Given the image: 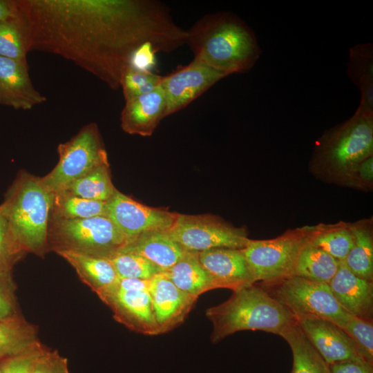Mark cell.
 <instances>
[{"label": "cell", "mask_w": 373, "mask_h": 373, "mask_svg": "<svg viewBox=\"0 0 373 373\" xmlns=\"http://www.w3.org/2000/svg\"><path fill=\"white\" fill-rule=\"evenodd\" d=\"M120 250L143 257L160 273L169 270L186 252L169 236L166 231L142 233L128 241Z\"/></svg>", "instance_id": "cell-20"}, {"label": "cell", "mask_w": 373, "mask_h": 373, "mask_svg": "<svg viewBox=\"0 0 373 373\" xmlns=\"http://www.w3.org/2000/svg\"><path fill=\"white\" fill-rule=\"evenodd\" d=\"M373 183V156L369 157L354 166L341 184L354 188L369 189Z\"/></svg>", "instance_id": "cell-37"}, {"label": "cell", "mask_w": 373, "mask_h": 373, "mask_svg": "<svg viewBox=\"0 0 373 373\" xmlns=\"http://www.w3.org/2000/svg\"><path fill=\"white\" fill-rule=\"evenodd\" d=\"M330 373H373V365L354 361H343L329 365Z\"/></svg>", "instance_id": "cell-40"}, {"label": "cell", "mask_w": 373, "mask_h": 373, "mask_svg": "<svg viewBox=\"0 0 373 373\" xmlns=\"http://www.w3.org/2000/svg\"><path fill=\"white\" fill-rule=\"evenodd\" d=\"M38 345L30 328L13 316L0 320V359H5Z\"/></svg>", "instance_id": "cell-30"}, {"label": "cell", "mask_w": 373, "mask_h": 373, "mask_svg": "<svg viewBox=\"0 0 373 373\" xmlns=\"http://www.w3.org/2000/svg\"><path fill=\"white\" fill-rule=\"evenodd\" d=\"M296 319L306 337L329 365L343 361L365 363L358 356L350 337L334 323L313 316Z\"/></svg>", "instance_id": "cell-14"}, {"label": "cell", "mask_w": 373, "mask_h": 373, "mask_svg": "<svg viewBox=\"0 0 373 373\" xmlns=\"http://www.w3.org/2000/svg\"><path fill=\"white\" fill-rule=\"evenodd\" d=\"M46 100L35 88L27 64L0 57V104L29 110Z\"/></svg>", "instance_id": "cell-18"}, {"label": "cell", "mask_w": 373, "mask_h": 373, "mask_svg": "<svg viewBox=\"0 0 373 373\" xmlns=\"http://www.w3.org/2000/svg\"><path fill=\"white\" fill-rule=\"evenodd\" d=\"M23 251L10 228L3 202L0 205V280H5L15 259Z\"/></svg>", "instance_id": "cell-35"}, {"label": "cell", "mask_w": 373, "mask_h": 373, "mask_svg": "<svg viewBox=\"0 0 373 373\" xmlns=\"http://www.w3.org/2000/svg\"><path fill=\"white\" fill-rule=\"evenodd\" d=\"M354 242L344 262L356 276L373 281V236L370 220L350 224Z\"/></svg>", "instance_id": "cell-25"}, {"label": "cell", "mask_w": 373, "mask_h": 373, "mask_svg": "<svg viewBox=\"0 0 373 373\" xmlns=\"http://www.w3.org/2000/svg\"><path fill=\"white\" fill-rule=\"evenodd\" d=\"M342 329L352 340L361 358L373 365L372 321L352 316Z\"/></svg>", "instance_id": "cell-34"}, {"label": "cell", "mask_w": 373, "mask_h": 373, "mask_svg": "<svg viewBox=\"0 0 373 373\" xmlns=\"http://www.w3.org/2000/svg\"><path fill=\"white\" fill-rule=\"evenodd\" d=\"M106 216L128 242L145 232L168 230L177 213L146 206L116 190L106 202Z\"/></svg>", "instance_id": "cell-12"}, {"label": "cell", "mask_w": 373, "mask_h": 373, "mask_svg": "<svg viewBox=\"0 0 373 373\" xmlns=\"http://www.w3.org/2000/svg\"><path fill=\"white\" fill-rule=\"evenodd\" d=\"M108 258L119 278L151 279L158 270L143 257L119 250Z\"/></svg>", "instance_id": "cell-31"}, {"label": "cell", "mask_w": 373, "mask_h": 373, "mask_svg": "<svg viewBox=\"0 0 373 373\" xmlns=\"http://www.w3.org/2000/svg\"><path fill=\"white\" fill-rule=\"evenodd\" d=\"M260 286L296 318H321L343 328L352 316L338 304L328 283L291 276Z\"/></svg>", "instance_id": "cell-7"}, {"label": "cell", "mask_w": 373, "mask_h": 373, "mask_svg": "<svg viewBox=\"0 0 373 373\" xmlns=\"http://www.w3.org/2000/svg\"><path fill=\"white\" fill-rule=\"evenodd\" d=\"M162 273L181 291L197 298L207 291L217 289L200 262L198 252L186 251L173 266Z\"/></svg>", "instance_id": "cell-23"}, {"label": "cell", "mask_w": 373, "mask_h": 373, "mask_svg": "<svg viewBox=\"0 0 373 373\" xmlns=\"http://www.w3.org/2000/svg\"><path fill=\"white\" fill-rule=\"evenodd\" d=\"M42 349L38 345L21 354L6 358L0 363V373H30Z\"/></svg>", "instance_id": "cell-36"}, {"label": "cell", "mask_w": 373, "mask_h": 373, "mask_svg": "<svg viewBox=\"0 0 373 373\" xmlns=\"http://www.w3.org/2000/svg\"><path fill=\"white\" fill-rule=\"evenodd\" d=\"M373 156V113L356 111L317 140L310 162L314 174L341 184L358 164Z\"/></svg>", "instance_id": "cell-4"}, {"label": "cell", "mask_w": 373, "mask_h": 373, "mask_svg": "<svg viewBox=\"0 0 373 373\" xmlns=\"http://www.w3.org/2000/svg\"><path fill=\"white\" fill-rule=\"evenodd\" d=\"M338 304L352 316L372 320L373 281L354 274L344 261L328 283Z\"/></svg>", "instance_id": "cell-17"}, {"label": "cell", "mask_w": 373, "mask_h": 373, "mask_svg": "<svg viewBox=\"0 0 373 373\" xmlns=\"http://www.w3.org/2000/svg\"><path fill=\"white\" fill-rule=\"evenodd\" d=\"M156 48L151 44H144L132 54L128 68L143 72H152L156 65Z\"/></svg>", "instance_id": "cell-39"}, {"label": "cell", "mask_w": 373, "mask_h": 373, "mask_svg": "<svg viewBox=\"0 0 373 373\" xmlns=\"http://www.w3.org/2000/svg\"><path fill=\"white\" fill-rule=\"evenodd\" d=\"M53 195L40 178L26 172L18 175L8 192L3 204L11 230L23 251H44Z\"/></svg>", "instance_id": "cell-5"}, {"label": "cell", "mask_w": 373, "mask_h": 373, "mask_svg": "<svg viewBox=\"0 0 373 373\" xmlns=\"http://www.w3.org/2000/svg\"><path fill=\"white\" fill-rule=\"evenodd\" d=\"M59 161L54 169L40 178L51 193L63 191L70 183L94 168L108 164V155L96 124L85 125L70 140L57 147Z\"/></svg>", "instance_id": "cell-8"}, {"label": "cell", "mask_w": 373, "mask_h": 373, "mask_svg": "<svg viewBox=\"0 0 373 373\" xmlns=\"http://www.w3.org/2000/svg\"><path fill=\"white\" fill-rule=\"evenodd\" d=\"M30 373H70L67 359L57 352L42 350Z\"/></svg>", "instance_id": "cell-38"}, {"label": "cell", "mask_w": 373, "mask_h": 373, "mask_svg": "<svg viewBox=\"0 0 373 373\" xmlns=\"http://www.w3.org/2000/svg\"><path fill=\"white\" fill-rule=\"evenodd\" d=\"M149 293L160 334L182 323L198 298L181 291L163 273L151 279Z\"/></svg>", "instance_id": "cell-15"}, {"label": "cell", "mask_w": 373, "mask_h": 373, "mask_svg": "<svg viewBox=\"0 0 373 373\" xmlns=\"http://www.w3.org/2000/svg\"><path fill=\"white\" fill-rule=\"evenodd\" d=\"M166 232L184 251L191 252L218 248L242 249L251 240L244 229L212 215L177 213Z\"/></svg>", "instance_id": "cell-10"}, {"label": "cell", "mask_w": 373, "mask_h": 373, "mask_svg": "<svg viewBox=\"0 0 373 373\" xmlns=\"http://www.w3.org/2000/svg\"><path fill=\"white\" fill-rule=\"evenodd\" d=\"M347 75L358 88L361 100L356 111L373 113V45L358 44L350 49Z\"/></svg>", "instance_id": "cell-22"}, {"label": "cell", "mask_w": 373, "mask_h": 373, "mask_svg": "<svg viewBox=\"0 0 373 373\" xmlns=\"http://www.w3.org/2000/svg\"><path fill=\"white\" fill-rule=\"evenodd\" d=\"M306 227L288 230L268 240H250L242 249L256 283L270 285L293 275L298 256L307 242Z\"/></svg>", "instance_id": "cell-9"}, {"label": "cell", "mask_w": 373, "mask_h": 373, "mask_svg": "<svg viewBox=\"0 0 373 373\" xmlns=\"http://www.w3.org/2000/svg\"><path fill=\"white\" fill-rule=\"evenodd\" d=\"M56 251L68 249L108 258L119 251L127 240L107 216L84 219H62L50 216L48 239Z\"/></svg>", "instance_id": "cell-6"}, {"label": "cell", "mask_w": 373, "mask_h": 373, "mask_svg": "<svg viewBox=\"0 0 373 373\" xmlns=\"http://www.w3.org/2000/svg\"><path fill=\"white\" fill-rule=\"evenodd\" d=\"M23 34L16 15L0 22V57L27 64Z\"/></svg>", "instance_id": "cell-32"}, {"label": "cell", "mask_w": 373, "mask_h": 373, "mask_svg": "<svg viewBox=\"0 0 373 373\" xmlns=\"http://www.w3.org/2000/svg\"><path fill=\"white\" fill-rule=\"evenodd\" d=\"M98 295L112 308L115 318L132 330L160 334L149 289H122L116 283Z\"/></svg>", "instance_id": "cell-13"}, {"label": "cell", "mask_w": 373, "mask_h": 373, "mask_svg": "<svg viewBox=\"0 0 373 373\" xmlns=\"http://www.w3.org/2000/svg\"><path fill=\"white\" fill-rule=\"evenodd\" d=\"M338 264L333 256L307 240L298 256L292 276L329 283Z\"/></svg>", "instance_id": "cell-27"}, {"label": "cell", "mask_w": 373, "mask_h": 373, "mask_svg": "<svg viewBox=\"0 0 373 373\" xmlns=\"http://www.w3.org/2000/svg\"><path fill=\"white\" fill-rule=\"evenodd\" d=\"M116 190L111 181L109 164H104L77 179L60 192L88 200L107 202Z\"/></svg>", "instance_id": "cell-28"}, {"label": "cell", "mask_w": 373, "mask_h": 373, "mask_svg": "<svg viewBox=\"0 0 373 373\" xmlns=\"http://www.w3.org/2000/svg\"><path fill=\"white\" fill-rule=\"evenodd\" d=\"M3 280H0L1 283ZM13 306L6 293L0 288V320L12 317Z\"/></svg>", "instance_id": "cell-41"}, {"label": "cell", "mask_w": 373, "mask_h": 373, "mask_svg": "<svg viewBox=\"0 0 373 373\" xmlns=\"http://www.w3.org/2000/svg\"><path fill=\"white\" fill-rule=\"evenodd\" d=\"M16 13L15 1L0 0V22L13 17Z\"/></svg>", "instance_id": "cell-42"}, {"label": "cell", "mask_w": 373, "mask_h": 373, "mask_svg": "<svg viewBox=\"0 0 373 373\" xmlns=\"http://www.w3.org/2000/svg\"><path fill=\"white\" fill-rule=\"evenodd\" d=\"M56 251L74 267L81 279L97 294L115 285L119 278L106 258L68 249Z\"/></svg>", "instance_id": "cell-21"}, {"label": "cell", "mask_w": 373, "mask_h": 373, "mask_svg": "<svg viewBox=\"0 0 373 373\" xmlns=\"http://www.w3.org/2000/svg\"><path fill=\"white\" fill-rule=\"evenodd\" d=\"M307 240L324 250L338 261H344L354 242L350 223L320 224L305 227Z\"/></svg>", "instance_id": "cell-26"}, {"label": "cell", "mask_w": 373, "mask_h": 373, "mask_svg": "<svg viewBox=\"0 0 373 373\" xmlns=\"http://www.w3.org/2000/svg\"><path fill=\"white\" fill-rule=\"evenodd\" d=\"M186 32L194 57L227 76L249 71L261 54L253 30L230 12L207 14Z\"/></svg>", "instance_id": "cell-2"}, {"label": "cell", "mask_w": 373, "mask_h": 373, "mask_svg": "<svg viewBox=\"0 0 373 373\" xmlns=\"http://www.w3.org/2000/svg\"><path fill=\"white\" fill-rule=\"evenodd\" d=\"M28 52L73 61L116 90L135 50L158 52L175 46L178 27L169 8L155 0L15 1Z\"/></svg>", "instance_id": "cell-1"}, {"label": "cell", "mask_w": 373, "mask_h": 373, "mask_svg": "<svg viewBox=\"0 0 373 373\" xmlns=\"http://www.w3.org/2000/svg\"><path fill=\"white\" fill-rule=\"evenodd\" d=\"M166 99L161 86L151 93L125 101L120 121L123 131L131 135L151 136L166 117Z\"/></svg>", "instance_id": "cell-19"}, {"label": "cell", "mask_w": 373, "mask_h": 373, "mask_svg": "<svg viewBox=\"0 0 373 373\" xmlns=\"http://www.w3.org/2000/svg\"><path fill=\"white\" fill-rule=\"evenodd\" d=\"M227 75L195 58L165 75L161 86L166 99V117L186 107Z\"/></svg>", "instance_id": "cell-11"}, {"label": "cell", "mask_w": 373, "mask_h": 373, "mask_svg": "<svg viewBox=\"0 0 373 373\" xmlns=\"http://www.w3.org/2000/svg\"><path fill=\"white\" fill-rule=\"evenodd\" d=\"M198 254L200 262L217 289L234 291L256 283L242 249L218 248Z\"/></svg>", "instance_id": "cell-16"}, {"label": "cell", "mask_w": 373, "mask_h": 373, "mask_svg": "<svg viewBox=\"0 0 373 373\" xmlns=\"http://www.w3.org/2000/svg\"><path fill=\"white\" fill-rule=\"evenodd\" d=\"M53 194L52 217L73 220L106 216V202L88 200L64 192Z\"/></svg>", "instance_id": "cell-29"}, {"label": "cell", "mask_w": 373, "mask_h": 373, "mask_svg": "<svg viewBox=\"0 0 373 373\" xmlns=\"http://www.w3.org/2000/svg\"><path fill=\"white\" fill-rule=\"evenodd\" d=\"M164 77L153 72L126 68L120 80L125 101L152 92L161 86Z\"/></svg>", "instance_id": "cell-33"}, {"label": "cell", "mask_w": 373, "mask_h": 373, "mask_svg": "<svg viewBox=\"0 0 373 373\" xmlns=\"http://www.w3.org/2000/svg\"><path fill=\"white\" fill-rule=\"evenodd\" d=\"M279 336L286 341L292 352L291 373H330L329 365L312 345L296 321Z\"/></svg>", "instance_id": "cell-24"}, {"label": "cell", "mask_w": 373, "mask_h": 373, "mask_svg": "<svg viewBox=\"0 0 373 373\" xmlns=\"http://www.w3.org/2000/svg\"><path fill=\"white\" fill-rule=\"evenodd\" d=\"M206 316L213 325V343L245 330L279 335L296 321L287 309L255 284L233 291L227 300L208 308Z\"/></svg>", "instance_id": "cell-3"}]
</instances>
